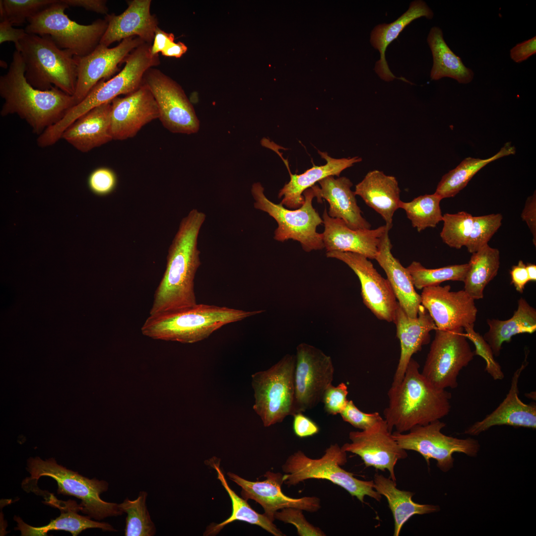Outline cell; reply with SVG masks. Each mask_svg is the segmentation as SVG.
<instances>
[{"instance_id": "56", "label": "cell", "mask_w": 536, "mask_h": 536, "mask_svg": "<svg viewBox=\"0 0 536 536\" xmlns=\"http://www.w3.org/2000/svg\"><path fill=\"white\" fill-rule=\"evenodd\" d=\"M175 37L173 33H167L157 27L155 32L153 44L151 47V54L153 56L162 52L170 44L174 42Z\"/></svg>"}, {"instance_id": "58", "label": "cell", "mask_w": 536, "mask_h": 536, "mask_svg": "<svg viewBox=\"0 0 536 536\" xmlns=\"http://www.w3.org/2000/svg\"><path fill=\"white\" fill-rule=\"evenodd\" d=\"M526 269L530 281H536V265L531 263L526 265Z\"/></svg>"}, {"instance_id": "21", "label": "cell", "mask_w": 536, "mask_h": 536, "mask_svg": "<svg viewBox=\"0 0 536 536\" xmlns=\"http://www.w3.org/2000/svg\"><path fill=\"white\" fill-rule=\"evenodd\" d=\"M111 133L113 140L135 136L141 128L159 119V109L151 91L142 83L134 92L111 101Z\"/></svg>"}, {"instance_id": "33", "label": "cell", "mask_w": 536, "mask_h": 536, "mask_svg": "<svg viewBox=\"0 0 536 536\" xmlns=\"http://www.w3.org/2000/svg\"><path fill=\"white\" fill-rule=\"evenodd\" d=\"M374 488L388 501L394 520V536H399L403 525L413 515H424L438 512L440 507L431 504H420L414 502L412 492L397 487V483L390 477L375 473Z\"/></svg>"}, {"instance_id": "12", "label": "cell", "mask_w": 536, "mask_h": 536, "mask_svg": "<svg viewBox=\"0 0 536 536\" xmlns=\"http://www.w3.org/2000/svg\"><path fill=\"white\" fill-rule=\"evenodd\" d=\"M445 426L444 422L437 420L416 426L407 433L395 431L392 435L401 448L418 452L428 466L430 459L435 460L437 467L447 472L454 467V453H461L474 457L478 455L480 445L473 438L460 439L445 435L441 430Z\"/></svg>"}, {"instance_id": "25", "label": "cell", "mask_w": 536, "mask_h": 536, "mask_svg": "<svg viewBox=\"0 0 536 536\" xmlns=\"http://www.w3.org/2000/svg\"><path fill=\"white\" fill-rule=\"evenodd\" d=\"M35 492V494L44 496L46 501L43 503L58 508L61 514L55 519L51 520L48 525L38 527L30 526L20 517L15 516L13 519L17 523L15 530L20 531L22 536H47L48 532L53 530L67 531L73 536H76L83 531L91 528H98L104 531H117L107 523L93 521L88 516L78 514V512L81 511L82 507L75 501L59 500L53 494L42 491L39 488Z\"/></svg>"}, {"instance_id": "59", "label": "cell", "mask_w": 536, "mask_h": 536, "mask_svg": "<svg viewBox=\"0 0 536 536\" xmlns=\"http://www.w3.org/2000/svg\"><path fill=\"white\" fill-rule=\"evenodd\" d=\"M7 66V64H6V63L5 62H4L3 61H1V60L0 61V67H3V68H6Z\"/></svg>"}, {"instance_id": "39", "label": "cell", "mask_w": 536, "mask_h": 536, "mask_svg": "<svg viewBox=\"0 0 536 536\" xmlns=\"http://www.w3.org/2000/svg\"><path fill=\"white\" fill-rule=\"evenodd\" d=\"M442 199L435 193L415 198L408 202L401 201L399 208L403 209L413 227L418 232L434 228L443 220L440 206Z\"/></svg>"}, {"instance_id": "49", "label": "cell", "mask_w": 536, "mask_h": 536, "mask_svg": "<svg viewBox=\"0 0 536 536\" xmlns=\"http://www.w3.org/2000/svg\"><path fill=\"white\" fill-rule=\"evenodd\" d=\"M348 393L347 387L344 383L337 386L330 384L325 391L322 399L326 412L330 415L340 414L348 401Z\"/></svg>"}, {"instance_id": "45", "label": "cell", "mask_w": 536, "mask_h": 536, "mask_svg": "<svg viewBox=\"0 0 536 536\" xmlns=\"http://www.w3.org/2000/svg\"><path fill=\"white\" fill-rule=\"evenodd\" d=\"M465 335L474 345V355L481 357L485 361V371L494 380H501L504 378V374L499 363L495 358L489 344L479 333L474 330V324H471L464 328Z\"/></svg>"}, {"instance_id": "44", "label": "cell", "mask_w": 536, "mask_h": 536, "mask_svg": "<svg viewBox=\"0 0 536 536\" xmlns=\"http://www.w3.org/2000/svg\"><path fill=\"white\" fill-rule=\"evenodd\" d=\"M502 219L500 213L473 216L471 231L465 246L468 252L472 254L488 244L501 226Z\"/></svg>"}, {"instance_id": "53", "label": "cell", "mask_w": 536, "mask_h": 536, "mask_svg": "<svg viewBox=\"0 0 536 536\" xmlns=\"http://www.w3.org/2000/svg\"><path fill=\"white\" fill-rule=\"evenodd\" d=\"M25 29L16 28L6 20L0 22V44L6 42H12L14 46L19 44L20 41L26 35Z\"/></svg>"}, {"instance_id": "17", "label": "cell", "mask_w": 536, "mask_h": 536, "mask_svg": "<svg viewBox=\"0 0 536 536\" xmlns=\"http://www.w3.org/2000/svg\"><path fill=\"white\" fill-rule=\"evenodd\" d=\"M326 256L342 261L355 272L361 284L363 302L378 319L394 321L398 307L397 299L388 280L381 275L367 258L339 251L327 252Z\"/></svg>"}, {"instance_id": "18", "label": "cell", "mask_w": 536, "mask_h": 536, "mask_svg": "<svg viewBox=\"0 0 536 536\" xmlns=\"http://www.w3.org/2000/svg\"><path fill=\"white\" fill-rule=\"evenodd\" d=\"M137 37L125 39L115 47L99 44L90 54L76 57L77 77L73 97L75 105L82 101L101 80H109L119 71V65L135 48L144 43Z\"/></svg>"}, {"instance_id": "55", "label": "cell", "mask_w": 536, "mask_h": 536, "mask_svg": "<svg viewBox=\"0 0 536 536\" xmlns=\"http://www.w3.org/2000/svg\"><path fill=\"white\" fill-rule=\"evenodd\" d=\"M510 273L511 283L518 292L523 293L526 285L530 281L526 266L523 261L520 260L517 265L513 266Z\"/></svg>"}, {"instance_id": "11", "label": "cell", "mask_w": 536, "mask_h": 536, "mask_svg": "<svg viewBox=\"0 0 536 536\" xmlns=\"http://www.w3.org/2000/svg\"><path fill=\"white\" fill-rule=\"evenodd\" d=\"M295 355L287 354L270 368L252 375L253 409L265 427L295 414Z\"/></svg>"}, {"instance_id": "54", "label": "cell", "mask_w": 536, "mask_h": 536, "mask_svg": "<svg viewBox=\"0 0 536 536\" xmlns=\"http://www.w3.org/2000/svg\"><path fill=\"white\" fill-rule=\"evenodd\" d=\"M62 1L68 7H82L86 10L103 14L107 15L109 10L107 5V1L105 0H62Z\"/></svg>"}, {"instance_id": "48", "label": "cell", "mask_w": 536, "mask_h": 536, "mask_svg": "<svg viewBox=\"0 0 536 536\" xmlns=\"http://www.w3.org/2000/svg\"><path fill=\"white\" fill-rule=\"evenodd\" d=\"M116 184V174L107 168H100L94 170L88 179V185L90 191L100 196H106L112 193Z\"/></svg>"}, {"instance_id": "15", "label": "cell", "mask_w": 536, "mask_h": 536, "mask_svg": "<svg viewBox=\"0 0 536 536\" xmlns=\"http://www.w3.org/2000/svg\"><path fill=\"white\" fill-rule=\"evenodd\" d=\"M295 356V414L311 409L322 401L335 371L331 356L309 344L298 345Z\"/></svg>"}, {"instance_id": "57", "label": "cell", "mask_w": 536, "mask_h": 536, "mask_svg": "<svg viewBox=\"0 0 536 536\" xmlns=\"http://www.w3.org/2000/svg\"><path fill=\"white\" fill-rule=\"evenodd\" d=\"M187 51V47L181 42H173L170 44L161 52L163 56L169 57L179 58L181 57Z\"/></svg>"}, {"instance_id": "27", "label": "cell", "mask_w": 536, "mask_h": 536, "mask_svg": "<svg viewBox=\"0 0 536 536\" xmlns=\"http://www.w3.org/2000/svg\"><path fill=\"white\" fill-rule=\"evenodd\" d=\"M393 322L401 345V353L394 374L392 385L400 383L403 378L412 356L420 351L430 339V332L437 327L426 309L421 305L417 317H408L398 304Z\"/></svg>"}, {"instance_id": "34", "label": "cell", "mask_w": 536, "mask_h": 536, "mask_svg": "<svg viewBox=\"0 0 536 536\" xmlns=\"http://www.w3.org/2000/svg\"><path fill=\"white\" fill-rule=\"evenodd\" d=\"M488 331L483 336L493 351L494 356L500 355L504 342H510L514 335L536 331V310L521 297L513 316L506 320L487 319Z\"/></svg>"}, {"instance_id": "29", "label": "cell", "mask_w": 536, "mask_h": 536, "mask_svg": "<svg viewBox=\"0 0 536 536\" xmlns=\"http://www.w3.org/2000/svg\"><path fill=\"white\" fill-rule=\"evenodd\" d=\"M321 157L326 161V164L317 166L313 164L310 169L301 174H292L287 168L290 175L289 181L285 184L278 194V198H282L280 203L288 209H296L303 203V192L311 188L315 183L330 176H339L344 170L360 162L362 158L353 157L334 158L327 152L318 150Z\"/></svg>"}, {"instance_id": "37", "label": "cell", "mask_w": 536, "mask_h": 536, "mask_svg": "<svg viewBox=\"0 0 536 536\" xmlns=\"http://www.w3.org/2000/svg\"><path fill=\"white\" fill-rule=\"evenodd\" d=\"M515 153V147L510 142H507L498 152L488 158H466L455 169L442 177L434 193L442 199L454 197L485 165L501 157Z\"/></svg>"}, {"instance_id": "9", "label": "cell", "mask_w": 536, "mask_h": 536, "mask_svg": "<svg viewBox=\"0 0 536 536\" xmlns=\"http://www.w3.org/2000/svg\"><path fill=\"white\" fill-rule=\"evenodd\" d=\"M251 194L255 200L254 207L267 213L276 221L277 227L274 232V240L281 242L289 239L297 241L307 252L325 248L322 233L317 232V227L323 221L313 206L315 195L311 188L303 192L304 201L302 205L294 210L268 200L260 182L253 184Z\"/></svg>"}, {"instance_id": "51", "label": "cell", "mask_w": 536, "mask_h": 536, "mask_svg": "<svg viewBox=\"0 0 536 536\" xmlns=\"http://www.w3.org/2000/svg\"><path fill=\"white\" fill-rule=\"evenodd\" d=\"M536 53V37L519 43L510 50L511 59L516 63H522Z\"/></svg>"}, {"instance_id": "22", "label": "cell", "mask_w": 536, "mask_h": 536, "mask_svg": "<svg viewBox=\"0 0 536 536\" xmlns=\"http://www.w3.org/2000/svg\"><path fill=\"white\" fill-rule=\"evenodd\" d=\"M322 219L323 241L327 252L354 253L368 259H375L384 235L391 230L386 224L374 229H351L342 220L331 217L326 208Z\"/></svg>"}, {"instance_id": "41", "label": "cell", "mask_w": 536, "mask_h": 536, "mask_svg": "<svg viewBox=\"0 0 536 536\" xmlns=\"http://www.w3.org/2000/svg\"><path fill=\"white\" fill-rule=\"evenodd\" d=\"M469 267V263H467L437 268H427L419 262L413 261L406 268L414 286L420 290L427 287L439 285L447 280L464 282Z\"/></svg>"}, {"instance_id": "7", "label": "cell", "mask_w": 536, "mask_h": 536, "mask_svg": "<svg viewBox=\"0 0 536 536\" xmlns=\"http://www.w3.org/2000/svg\"><path fill=\"white\" fill-rule=\"evenodd\" d=\"M347 461L346 452L337 443L331 445L318 459L308 457L298 450L290 455L281 467L285 473L283 483L291 486L309 479H326L343 488L362 503H364L365 496L380 501L382 495L374 489L373 480L359 479L341 468Z\"/></svg>"}, {"instance_id": "30", "label": "cell", "mask_w": 536, "mask_h": 536, "mask_svg": "<svg viewBox=\"0 0 536 536\" xmlns=\"http://www.w3.org/2000/svg\"><path fill=\"white\" fill-rule=\"evenodd\" d=\"M354 192L378 213L391 229L394 214L400 208L401 201V190L396 177L380 170L371 171L355 186Z\"/></svg>"}, {"instance_id": "32", "label": "cell", "mask_w": 536, "mask_h": 536, "mask_svg": "<svg viewBox=\"0 0 536 536\" xmlns=\"http://www.w3.org/2000/svg\"><path fill=\"white\" fill-rule=\"evenodd\" d=\"M433 16V11L425 1L416 0L411 2L408 9L395 21L377 25L373 28L370 34V43L380 54V58L376 62L374 70L381 79L390 81L397 78L409 82L403 77H396L391 72L385 57L386 49L412 21L421 17L431 19Z\"/></svg>"}, {"instance_id": "46", "label": "cell", "mask_w": 536, "mask_h": 536, "mask_svg": "<svg viewBox=\"0 0 536 536\" xmlns=\"http://www.w3.org/2000/svg\"><path fill=\"white\" fill-rule=\"evenodd\" d=\"M303 510L296 508H285L277 511L274 519L286 524H291L296 528L300 536H325L326 534L319 528L310 523L303 514Z\"/></svg>"}, {"instance_id": "42", "label": "cell", "mask_w": 536, "mask_h": 536, "mask_svg": "<svg viewBox=\"0 0 536 536\" xmlns=\"http://www.w3.org/2000/svg\"><path fill=\"white\" fill-rule=\"evenodd\" d=\"M473 216L464 211L443 215V226L440 237L451 248L460 249L465 246L472 227Z\"/></svg>"}, {"instance_id": "38", "label": "cell", "mask_w": 536, "mask_h": 536, "mask_svg": "<svg viewBox=\"0 0 536 536\" xmlns=\"http://www.w3.org/2000/svg\"><path fill=\"white\" fill-rule=\"evenodd\" d=\"M212 463V466L217 472V478L220 481L231 499L232 513L231 516L223 522L209 526L204 533V535H215L227 524L236 520H239L251 524L256 525L273 536H285L266 515L256 512L248 504L247 500L237 495L229 487L224 474L219 467V464L216 463V462H215Z\"/></svg>"}, {"instance_id": "28", "label": "cell", "mask_w": 536, "mask_h": 536, "mask_svg": "<svg viewBox=\"0 0 536 536\" xmlns=\"http://www.w3.org/2000/svg\"><path fill=\"white\" fill-rule=\"evenodd\" d=\"M111 109V101L93 108L72 123L61 138L82 152H87L112 140Z\"/></svg>"}, {"instance_id": "20", "label": "cell", "mask_w": 536, "mask_h": 536, "mask_svg": "<svg viewBox=\"0 0 536 536\" xmlns=\"http://www.w3.org/2000/svg\"><path fill=\"white\" fill-rule=\"evenodd\" d=\"M227 475L241 488L242 496L246 500L252 499L260 504L264 514L272 522L275 513L285 508H296L309 512H317L321 508V500L316 496L292 498L284 494L281 490L283 483L281 473L268 471L263 481H251L228 472Z\"/></svg>"}, {"instance_id": "40", "label": "cell", "mask_w": 536, "mask_h": 536, "mask_svg": "<svg viewBox=\"0 0 536 536\" xmlns=\"http://www.w3.org/2000/svg\"><path fill=\"white\" fill-rule=\"evenodd\" d=\"M147 493L139 492L137 497L131 500L126 498L118 504L120 509L127 514L125 529V536H153L156 529L147 510Z\"/></svg>"}, {"instance_id": "43", "label": "cell", "mask_w": 536, "mask_h": 536, "mask_svg": "<svg viewBox=\"0 0 536 536\" xmlns=\"http://www.w3.org/2000/svg\"><path fill=\"white\" fill-rule=\"evenodd\" d=\"M57 0H0V21L6 20L13 26L26 21L57 2Z\"/></svg>"}, {"instance_id": "52", "label": "cell", "mask_w": 536, "mask_h": 536, "mask_svg": "<svg viewBox=\"0 0 536 536\" xmlns=\"http://www.w3.org/2000/svg\"><path fill=\"white\" fill-rule=\"evenodd\" d=\"M521 218L525 221L533 235V242L536 246V191L529 197L525 202L521 213Z\"/></svg>"}, {"instance_id": "23", "label": "cell", "mask_w": 536, "mask_h": 536, "mask_svg": "<svg viewBox=\"0 0 536 536\" xmlns=\"http://www.w3.org/2000/svg\"><path fill=\"white\" fill-rule=\"evenodd\" d=\"M528 353L521 366L514 373L510 388L505 398L497 407L482 420L476 421L464 431L465 434L477 436L495 426L508 425L536 428V405L527 404L519 398V380L527 366Z\"/></svg>"}, {"instance_id": "4", "label": "cell", "mask_w": 536, "mask_h": 536, "mask_svg": "<svg viewBox=\"0 0 536 536\" xmlns=\"http://www.w3.org/2000/svg\"><path fill=\"white\" fill-rule=\"evenodd\" d=\"M264 311L197 303L177 311L149 315L141 332L143 335L154 339L191 343L207 338L226 325Z\"/></svg>"}, {"instance_id": "10", "label": "cell", "mask_w": 536, "mask_h": 536, "mask_svg": "<svg viewBox=\"0 0 536 536\" xmlns=\"http://www.w3.org/2000/svg\"><path fill=\"white\" fill-rule=\"evenodd\" d=\"M68 6L57 2L28 20L27 34L48 35L60 48L74 56L83 57L92 53L100 44L108 22L98 19L88 25L80 24L65 13Z\"/></svg>"}, {"instance_id": "13", "label": "cell", "mask_w": 536, "mask_h": 536, "mask_svg": "<svg viewBox=\"0 0 536 536\" xmlns=\"http://www.w3.org/2000/svg\"><path fill=\"white\" fill-rule=\"evenodd\" d=\"M435 331L421 373L438 389H455L461 371L473 359V351L464 328Z\"/></svg>"}, {"instance_id": "35", "label": "cell", "mask_w": 536, "mask_h": 536, "mask_svg": "<svg viewBox=\"0 0 536 536\" xmlns=\"http://www.w3.org/2000/svg\"><path fill=\"white\" fill-rule=\"evenodd\" d=\"M427 41L433 57V66L430 78L437 80L444 77L455 79L462 84L472 80L474 73L467 67L461 59L457 56L446 43L442 30L437 26L430 30Z\"/></svg>"}, {"instance_id": "14", "label": "cell", "mask_w": 536, "mask_h": 536, "mask_svg": "<svg viewBox=\"0 0 536 536\" xmlns=\"http://www.w3.org/2000/svg\"><path fill=\"white\" fill-rule=\"evenodd\" d=\"M143 83L151 91L157 104L159 119L165 128L175 134L197 133L200 121L182 87L159 69H148Z\"/></svg>"}, {"instance_id": "36", "label": "cell", "mask_w": 536, "mask_h": 536, "mask_svg": "<svg viewBox=\"0 0 536 536\" xmlns=\"http://www.w3.org/2000/svg\"><path fill=\"white\" fill-rule=\"evenodd\" d=\"M471 254L464 290L474 300H477L483 298L485 287L497 274L500 252L487 244Z\"/></svg>"}, {"instance_id": "26", "label": "cell", "mask_w": 536, "mask_h": 536, "mask_svg": "<svg viewBox=\"0 0 536 536\" xmlns=\"http://www.w3.org/2000/svg\"><path fill=\"white\" fill-rule=\"evenodd\" d=\"M318 183L321 187L315 185L311 188L318 202L324 199L329 203L328 213L331 217L342 220L353 230L370 229L371 224L362 215L348 178L330 176Z\"/></svg>"}, {"instance_id": "5", "label": "cell", "mask_w": 536, "mask_h": 536, "mask_svg": "<svg viewBox=\"0 0 536 536\" xmlns=\"http://www.w3.org/2000/svg\"><path fill=\"white\" fill-rule=\"evenodd\" d=\"M25 65V77L33 87L48 90L56 87L73 96L76 89V57L59 48L48 35L27 34L15 46Z\"/></svg>"}, {"instance_id": "50", "label": "cell", "mask_w": 536, "mask_h": 536, "mask_svg": "<svg viewBox=\"0 0 536 536\" xmlns=\"http://www.w3.org/2000/svg\"><path fill=\"white\" fill-rule=\"evenodd\" d=\"M293 429L295 434L299 438H305L317 434L320 430L318 425L312 419L299 412L293 415Z\"/></svg>"}, {"instance_id": "19", "label": "cell", "mask_w": 536, "mask_h": 536, "mask_svg": "<svg viewBox=\"0 0 536 536\" xmlns=\"http://www.w3.org/2000/svg\"><path fill=\"white\" fill-rule=\"evenodd\" d=\"M449 285L422 289L421 305L434 321L437 329L453 330L474 324L477 309L474 300L464 290H451Z\"/></svg>"}, {"instance_id": "47", "label": "cell", "mask_w": 536, "mask_h": 536, "mask_svg": "<svg viewBox=\"0 0 536 536\" xmlns=\"http://www.w3.org/2000/svg\"><path fill=\"white\" fill-rule=\"evenodd\" d=\"M340 415L344 421L361 430L371 427L383 418L378 412L365 413L361 411L351 400L348 401Z\"/></svg>"}, {"instance_id": "8", "label": "cell", "mask_w": 536, "mask_h": 536, "mask_svg": "<svg viewBox=\"0 0 536 536\" xmlns=\"http://www.w3.org/2000/svg\"><path fill=\"white\" fill-rule=\"evenodd\" d=\"M151 44L144 43L134 49L126 57V64L120 72L109 80L99 81L82 101L52 127L54 133L61 135L72 123L91 109L138 89L142 84L145 71L160 63L159 54L151 55Z\"/></svg>"}, {"instance_id": "16", "label": "cell", "mask_w": 536, "mask_h": 536, "mask_svg": "<svg viewBox=\"0 0 536 536\" xmlns=\"http://www.w3.org/2000/svg\"><path fill=\"white\" fill-rule=\"evenodd\" d=\"M386 420L382 418L371 427L349 433L350 443L341 447L344 451L359 456L366 467L388 470L390 477L396 481L395 468L398 461L405 459L406 450L393 438Z\"/></svg>"}, {"instance_id": "2", "label": "cell", "mask_w": 536, "mask_h": 536, "mask_svg": "<svg viewBox=\"0 0 536 536\" xmlns=\"http://www.w3.org/2000/svg\"><path fill=\"white\" fill-rule=\"evenodd\" d=\"M24 73L23 60L15 50L7 72L0 77V95L4 100L0 114L17 115L39 136L65 116L75 105L74 100L55 86L45 91L35 88Z\"/></svg>"}, {"instance_id": "3", "label": "cell", "mask_w": 536, "mask_h": 536, "mask_svg": "<svg viewBox=\"0 0 536 536\" xmlns=\"http://www.w3.org/2000/svg\"><path fill=\"white\" fill-rule=\"evenodd\" d=\"M419 364L410 360L403 379L388 392L389 404L384 410L389 430L404 433L417 425L440 420L451 410V393L433 385L419 371Z\"/></svg>"}, {"instance_id": "24", "label": "cell", "mask_w": 536, "mask_h": 536, "mask_svg": "<svg viewBox=\"0 0 536 536\" xmlns=\"http://www.w3.org/2000/svg\"><path fill=\"white\" fill-rule=\"evenodd\" d=\"M127 3V8L120 14L106 15L108 26L100 44L109 47L116 41L134 36L151 44L158 27L157 18L150 13L151 0H128Z\"/></svg>"}, {"instance_id": "31", "label": "cell", "mask_w": 536, "mask_h": 536, "mask_svg": "<svg viewBox=\"0 0 536 536\" xmlns=\"http://www.w3.org/2000/svg\"><path fill=\"white\" fill-rule=\"evenodd\" d=\"M389 231L384 235L375 259L385 271L398 304L410 318H416L421 303V296L415 291L407 268L394 257Z\"/></svg>"}, {"instance_id": "1", "label": "cell", "mask_w": 536, "mask_h": 536, "mask_svg": "<svg viewBox=\"0 0 536 536\" xmlns=\"http://www.w3.org/2000/svg\"><path fill=\"white\" fill-rule=\"evenodd\" d=\"M204 213L192 209L183 218L170 245L166 268L154 292L149 315L172 312L197 304L195 278L200 267L198 239Z\"/></svg>"}, {"instance_id": "6", "label": "cell", "mask_w": 536, "mask_h": 536, "mask_svg": "<svg viewBox=\"0 0 536 536\" xmlns=\"http://www.w3.org/2000/svg\"><path fill=\"white\" fill-rule=\"evenodd\" d=\"M27 465L26 469L31 476L22 482L25 491L29 492L37 487L41 477L49 476L57 482L58 494L73 496L80 499L81 512L91 518L100 521L124 514L118 504L107 502L100 498V494L108 489L107 481L84 477L58 464L54 458L43 460L38 457L30 458Z\"/></svg>"}]
</instances>
